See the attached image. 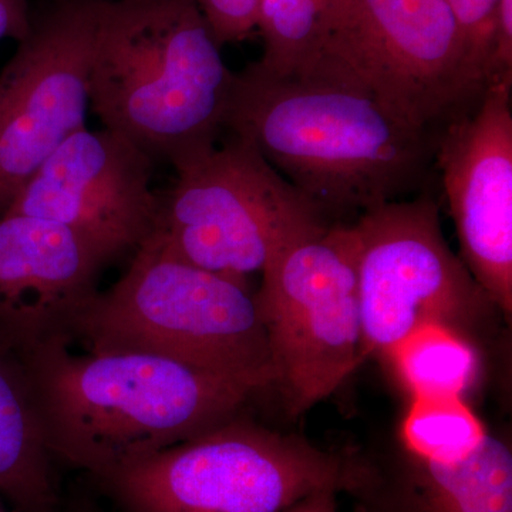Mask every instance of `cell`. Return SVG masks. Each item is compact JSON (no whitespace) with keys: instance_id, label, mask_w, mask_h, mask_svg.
Returning a JSON list of instances; mask_svg holds the SVG:
<instances>
[{"instance_id":"6da1fadb","label":"cell","mask_w":512,"mask_h":512,"mask_svg":"<svg viewBox=\"0 0 512 512\" xmlns=\"http://www.w3.org/2000/svg\"><path fill=\"white\" fill-rule=\"evenodd\" d=\"M224 128L244 138L326 218L427 190L437 137L346 84L234 73Z\"/></svg>"},{"instance_id":"7a4b0ae2","label":"cell","mask_w":512,"mask_h":512,"mask_svg":"<svg viewBox=\"0 0 512 512\" xmlns=\"http://www.w3.org/2000/svg\"><path fill=\"white\" fill-rule=\"evenodd\" d=\"M16 363L50 456L99 481L238 416L255 394L150 353L76 355L56 343Z\"/></svg>"},{"instance_id":"3957f363","label":"cell","mask_w":512,"mask_h":512,"mask_svg":"<svg viewBox=\"0 0 512 512\" xmlns=\"http://www.w3.org/2000/svg\"><path fill=\"white\" fill-rule=\"evenodd\" d=\"M195 0H104L89 76L93 113L151 160L218 143L234 73Z\"/></svg>"},{"instance_id":"277c9868","label":"cell","mask_w":512,"mask_h":512,"mask_svg":"<svg viewBox=\"0 0 512 512\" xmlns=\"http://www.w3.org/2000/svg\"><path fill=\"white\" fill-rule=\"evenodd\" d=\"M86 352H140L207 370L258 393L275 386L271 346L247 282L184 261L154 231L86 309Z\"/></svg>"},{"instance_id":"5b68a950","label":"cell","mask_w":512,"mask_h":512,"mask_svg":"<svg viewBox=\"0 0 512 512\" xmlns=\"http://www.w3.org/2000/svg\"><path fill=\"white\" fill-rule=\"evenodd\" d=\"M303 79L356 87L434 137L491 84L446 0H345Z\"/></svg>"},{"instance_id":"8992f818","label":"cell","mask_w":512,"mask_h":512,"mask_svg":"<svg viewBox=\"0 0 512 512\" xmlns=\"http://www.w3.org/2000/svg\"><path fill=\"white\" fill-rule=\"evenodd\" d=\"M359 458L232 417L100 483L127 512H282L322 490L352 494Z\"/></svg>"},{"instance_id":"52a82bcc","label":"cell","mask_w":512,"mask_h":512,"mask_svg":"<svg viewBox=\"0 0 512 512\" xmlns=\"http://www.w3.org/2000/svg\"><path fill=\"white\" fill-rule=\"evenodd\" d=\"M156 231L184 261L247 282L328 218L251 143L231 136L174 167Z\"/></svg>"},{"instance_id":"ba28073f","label":"cell","mask_w":512,"mask_h":512,"mask_svg":"<svg viewBox=\"0 0 512 512\" xmlns=\"http://www.w3.org/2000/svg\"><path fill=\"white\" fill-rule=\"evenodd\" d=\"M353 224L325 225L272 256L255 293L286 410L302 416L363 363Z\"/></svg>"},{"instance_id":"9c48e42d","label":"cell","mask_w":512,"mask_h":512,"mask_svg":"<svg viewBox=\"0 0 512 512\" xmlns=\"http://www.w3.org/2000/svg\"><path fill=\"white\" fill-rule=\"evenodd\" d=\"M357 237V288L363 359L380 356L424 323L463 332L495 308L444 238L429 190L363 212Z\"/></svg>"},{"instance_id":"30bf717a","label":"cell","mask_w":512,"mask_h":512,"mask_svg":"<svg viewBox=\"0 0 512 512\" xmlns=\"http://www.w3.org/2000/svg\"><path fill=\"white\" fill-rule=\"evenodd\" d=\"M104 0H57L32 15L0 72V215L64 140L86 127Z\"/></svg>"},{"instance_id":"8fae6325","label":"cell","mask_w":512,"mask_h":512,"mask_svg":"<svg viewBox=\"0 0 512 512\" xmlns=\"http://www.w3.org/2000/svg\"><path fill=\"white\" fill-rule=\"evenodd\" d=\"M154 161L127 138L80 128L20 188L3 214L43 218L72 229L111 262L154 234L160 192Z\"/></svg>"},{"instance_id":"7c38bea8","label":"cell","mask_w":512,"mask_h":512,"mask_svg":"<svg viewBox=\"0 0 512 512\" xmlns=\"http://www.w3.org/2000/svg\"><path fill=\"white\" fill-rule=\"evenodd\" d=\"M512 83H491L437 137L434 163L460 258L495 308L512 313Z\"/></svg>"},{"instance_id":"4fadbf2b","label":"cell","mask_w":512,"mask_h":512,"mask_svg":"<svg viewBox=\"0 0 512 512\" xmlns=\"http://www.w3.org/2000/svg\"><path fill=\"white\" fill-rule=\"evenodd\" d=\"M107 264L72 229L0 215V353L18 362L56 343L72 346Z\"/></svg>"},{"instance_id":"5bb4252c","label":"cell","mask_w":512,"mask_h":512,"mask_svg":"<svg viewBox=\"0 0 512 512\" xmlns=\"http://www.w3.org/2000/svg\"><path fill=\"white\" fill-rule=\"evenodd\" d=\"M362 463V481L353 493L362 498L360 512H512L511 447L491 434L458 463L407 454L394 470Z\"/></svg>"},{"instance_id":"9a60e30c","label":"cell","mask_w":512,"mask_h":512,"mask_svg":"<svg viewBox=\"0 0 512 512\" xmlns=\"http://www.w3.org/2000/svg\"><path fill=\"white\" fill-rule=\"evenodd\" d=\"M53 457L18 363L0 353V498L12 512H56Z\"/></svg>"},{"instance_id":"2e32d148","label":"cell","mask_w":512,"mask_h":512,"mask_svg":"<svg viewBox=\"0 0 512 512\" xmlns=\"http://www.w3.org/2000/svg\"><path fill=\"white\" fill-rule=\"evenodd\" d=\"M386 360L412 397H466L480 377V356L473 343L460 330L439 322L414 329Z\"/></svg>"},{"instance_id":"e0dca14e","label":"cell","mask_w":512,"mask_h":512,"mask_svg":"<svg viewBox=\"0 0 512 512\" xmlns=\"http://www.w3.org/2000/svg\"><path fill=\"white\" fill-rule=\"evenodd\" d=\"M343 2L262 0L258 29L264 40V52L255 66L271 76L308 77Z\"/></svg>"},{"instance_id":"ac0fdd59","label":"cell","mask_w":512,"mask_h":512,"mask_svg":"<svg viewBox=\"0 0 512 512\" xmlns=\"http://www.w3.org/2000/svg\"><path fill=\"white\" fill-rule=\"evenodd\" d=\"M488 433L466 397H412L400 430L404 454L431 463L466 460L483 446Z\"/></svg>"},{"instance_id":"d6986e66","label":"cell","mask_w":512,"mask_h":512,"mask_svg":"<svg viewBox=\"0 0 512 512\" xmlns=\"http://www.w3.org/2000/svg\"><path fill=\"white\" fill-rule=\"evenodd\" d=\"M474 62L493 83V60L497 40L498 0H446Z\"/></svg>"},{"instance_id":"ffe728a7","label":"cell","mask_w":512,"mask_h":512,"mask_svg":"<svg viewBox=\"0 0 512 512\" xmlns=\"http://www.w3.org/2000/svg\"><path fill=\"white\" fill-rule=\"evenodd\" d=\"M218 46L239 42L258 29L262 0H195Z\"/></svg>"},{"instance_id":"44dd1931","label":"cell","mask_w":512,"mask_h":512,"mask_svg":"<svg viewBox=\"0 0 512 512\" xmlns=\"http://www.w3.org/2000/svg\"><path fill=\"white\" fill-rule=\"evenodd\" d=\"M32 25L29 0H0V42L13 39L20 42Z\"/></svg>"},{"instance_id":"7402d4cb","label":"cell","mask_w":512,"mask_h":512,"mask_svg":"<svg viewBox=\"0 0 512 512\" xmlns=\"http://www.w3.org/2000/svg\"><path fill=\"white\" fill-rule=\"evenodd\" d=\"M338 491L322 490L308 495L282 512H339Z\"/></svg>"},{"instance_id":"603a6c76","label":"cell","mask_w":512,"mask_h":512,"mask_svg":"<svg viewBox=\"0 0 512 512\" xmlns=\"http://www.w3.org/2000/svg\"><path fill=\"white\" fill-rule=\"evenodd\" d=\"M0 512H12L10 511L8 505L5 504V501L2 500V498H0Z\"/></svg>"}]
</instances>
